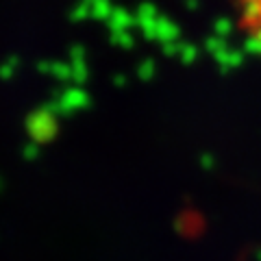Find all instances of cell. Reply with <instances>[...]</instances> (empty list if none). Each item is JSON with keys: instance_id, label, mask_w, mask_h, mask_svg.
I'll list each match as a JSON object with an SVG mask.
<instances>
[{"instance_id": "1", "label": "cell", "mask_w": 261, "mask_h": 261, "mask_svg": "<svg viewBox=\"0 0 261 261\" xmlns=\"http://www.w3.org/2000/svg\"><path fill=\"white\" fill-rule=\"evenodd\" d=\"M235 29L248 44L261 48V0H224Z\"/></svg>"}]
</instances>
